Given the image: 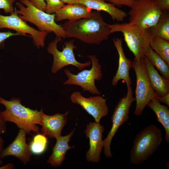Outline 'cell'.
<instances>
[{"label":"cell","instance_id":"cell-21","mask_svg":"<svg viewBox=\"0 0 169 169\" xmlns=\"http://www.w3.org/2000/svg\"><path fill=\"white\" fill-rule=\"evenodd\" d=\"M146 106L155 113L157 121L163 126L165 132L164 140L169 143V109L168 106L160 103L158 98H154L151 100Z\"/></svg>","mask_w":169,"mask_h":169},{"label":"cell","instance_id":"cell-17","mask_svg":"<svg viewBox=\"0 0 169 169\" xmlns=\"http://www.w3.org/2000/svg\"><path fill=\"white\" fill-rule=\"evenodd\" d=\"M92 9L81 4L65 5L55 13V21L58 22L64 20H68L73 22L83 18L91 16Z\"/></svg>","mask_w":169,"mask_h":169},{"label":"cell","instance_id":"cell-32","mask_svg":"<svg viewBox=\"0 0 169 169\" xmlns=\"http://www.w3.org/2000/svg\"><path fill=\"white\" fill-rule=\"evenodd\" d=\"M6 122L7 121L3 117L2 112L0 111V135L6 132Z\"/></svg>","mask_w":169,"mask_h":169},{"label":"cell","instance_id":"cell-7","mask_svg":"<svg viewBox=\"0 0 169 169\" xmlns=\"http://www.w3.org/2000/svg\"><path fill=\"white\" fill-rule=\"evenodd\" d=\"M92 64L89 69H83L77 74L71 73L68 69H65L64 73L68 78L63 84L65 85H73L80 86L84 91H88L93 95H100L101 93L97 88L95 80H100L103 77L101 65L99 64L97 57L94 55L87 56Z\"/></svg>","mask_w":169,"mask_h":169},{"label":"cell","instance_id":"cell-6","mask_svg":"<svg viewBox=\"0 0 169 169\" xmlns=\"http://www.w3.org/2000/svg\"><path fill=\"white\" fill-rule=\"evenodd\" d=\"M131 68L134 70L136 77V87L135 90L136 106L134 112L137 116L141 115L148 102L154 98L159 97L153 90L146 71L144 57L139 59H134Z\"/></svg>","mask_w":169,"mask_h":169},{"label":"cell","instance_id":"cell-15","mask_svg":"<svg viewBox=\"0 0 169 169\" xmlns=\"http://www.w3.org/2000/svg\"><path fill=\"white\" fill-rule=\"evenodd\" d=\"M69 112L57 113L49 115L41 114V131L43 134L50 138H57L61 135V131L66 125Z\"/></svg>","mask_w":169,"mask_h":169},{"label":"cell","instance_id":"cell-9","mask_svg":"<svg viewBox=\"0 0 169 169\" xmlns=\"http://www.w3.org/2000/svg\"><path fill=\"white\" fill-rule=\"evenodd\" d=\"M131 8L129 23L146 29L155 25L162 13L155 0H137Z\"/></svg>","mask_w":169,"mask_h":169},{"label":"cell","instance_id":"cell-11","mask_svg":"<svg viewBox=\"0 0 169 169\" xmlns=\"http://www.w3.org/2000/svg\"><path fill=\"white\" fill-rule=\"evenodd\" d=\"M7 28L13 30L22 36H28L33 38L34 45L38 49L44 46L45 38L49 33L38 30L28 25L14 12L9 16L0 14V29Z\"/></svg>","mask_w":169,"mask_h":169},{"label":"cell","instance_id":"cell-20","mask_svg":"<svg viewBox=\"0 0 169 169\" xmlns=\"http://www.w3.org/2000/svg\"><path fill=\"white\" fill-rule=\"evenodd\" d=\"M79 3L91 9L101 11L108 13L114 20L122 22L127 16V13L116 7L112 3L106 2L105 0H78Z\"/></svg>","mask_w":169,"mask_h":169},{"label":"cell","instance_id":"cell-26","mask_svg":"<svg viewBox=\"0 0 169 169\" xmlns=\"http://www.w3.org/2000/svg\"><path fill=\"white\" fill-rule=\"evenodd\" d=\"M46 3L45 12L49 14L55 13L64 5L61 0H44Z\"/></svg>","mask_w":169,"mask_h":169},{"label":"cell","instance_id":"cell-3","mask_svg":"<svg viewBox=\"0 0 169 169\" xmlns=\"http://www.w3.org/2000/svg\"><path fill=\"white\" fill-rule=\"evenodd\" d=\"M163 139L161 130L154 125L144 128L136 135L131 150L130 161L138 165L148 159L158 149Z\"/></svg>","mask_w":169,"mask_h":169},{"label":"cell","instance_id":"cell-33","mask_svg":"<svg viewBox=\"0 0 169 169\" xmlns=\"http://www.w3.org/2000/svg\"><path fill=\"white\" fill-rule=\"evenodd\" d=\"M158 99L160 102L163 103L169 106V93L166 95L159 97Z\"/></svg>","mask_w":169,"mask_h":169},{"label":"cell","instance_id":"cell-18","mask_svg":"<svg viewBox=\"0 0 169 169\" xmlns=\"http://www.w3.org/2000/svg\"><path fill=\"white\" fill-rule=\"evenodd\" d=\"M147 75L151 85L156 94L163 96L169 93V79L160 75L157 70L144 57Z\"/></svg>","mask_w":169,"mask_h":169},{"label":"cell","instance_id":"cell-1","mask_svg":"<svg viewBox=\"0 0 169 169\" xmlns=\"http://www.w3.org/2000/svg\"><path fill=\"white\" fill-rule=\"evenodd\" d=\"M60 25L65 31L66 38H74L88 44H100L111 34L109 24L98 11L92 12L90 18Z\"/></svg>","mask_w":169,"mask_h":169},{"label":"cell","instance_id":"cell-23","mask_svg":"<svg viewBox=\"0 0 169 169\" xmlns=\"http://www.w3.org/2000/svg\"><path fill=\"white\" fill-rule=\"evenodd\" d=\"M145 56L151 65L159 71L162 76L169 79V65L156 53L149 45L146 48Z\"/></svg>","mask_w":169,"mask_h":169},{"label":"cell","instance_id":"cell-35","mask_svg":"<svg viewBox=\"0 0 169 169\" xmlns=\"http://www.w3.org/2000/svg\"><path fill=\"white\" fill-rule=\"evenodd\" d=\"M14 168V166L12 163H8L3 166H0V169H12Z\"/></svg>","mask_w":169,"mask_h":169},{"label":"cell","instance_id":"cell-28","mask_svg":"<svg viewBox=\"0 0 169 169\" xmlns=\"http://www.w3.org/2000/svg\"><path fill=\"white\" fill-rule=\"evenodd\" d=\"M110 2L115 6L120 7L125 6L130 8L132 7L137 0H105Z\"/></svg>","mask_w":169,"mask_h":169},{"label":"cell","instance_id":"cell-24","mask_svg":"<svg viewBox=\"0 0 169 169\" xmlns=\"http://www.w3.org/2000/svg\"><path fill=\"white\" fill-rule=\"evenodd\" d=\"M149 45L169 65V41L158 37L151 35Z\"/></svg>","mask_w":169,"mask_h":169},{"label":"cell","instance_id":"cell-30","mask_svg":"<svg viewBox=\"0 0 169 169\" xmlns=\"http://www.w3.org/2000/svg\"><path fill=\"white\" fill-rule=\"evenodd\" d=\"M156 5L162 12L169 11V0H155Z\"/></svg>","mask_w":169,"mask_h":169},{"label":"cell","instance_id":"cell-5","mask_svg":"<svg viewBox=\"0 0 169 169\" xmlns=\"http://www.w3.org/2000/svg\"><path fill=\"white\" fill-rule=\"evenodd\" d=\"M109 27L111 33L118 32L122 33L128 47L135 57L134 59L138 60L145 56L151 36L149 29L137 27L129 23H114L109 24Z\"/></svg>","mask_w":169,"mask_h":169},{"label":"cell","instance_id":"cell-19","mask_svg":"<svg viewBox=\"0 0 169 169\" xmlns=\"http://www.w3.org/2000/svg\"><path fill=\"white\" fill-rule=\"evenodd\" d=\"M73 130L68 135H62L56 138V142L53 148L52 154L49 157L47 163L54 167H58L62 165L64 161L67 152L74 146H69L68 143L74 133Z\"/></svg>","mask_w":169,"mask_h":169},{"label":"cell","instance_id":"cell-31","mask_svg":"<svg viewBox=\"0 0 169 169\" xmlns=\"http://www.w3.org/2000/svg\"><path fill=\"white\" fill-rule=\"evenodd\" d=\"M30 3L38 8L45 12L46 3L44 0H29Z\"/></svg>","mask_w":169,"mask_h":169},{"label":"cell","instance_id":"cell-2","mask_svg":"<svg viewBox=\"0 0 169 169\" xmlns=\"http://www.w3.org/2000/svg\"><path fill=\"white\" fill-rule=\"evenodd\" d=\"M0 103L5 107V110L2 112V115L7 122L15 123L27 133H39L37 125H40L41 123V114L43 111L42 108L38 111L26 107L21 104L19 98H13L8 100L0 97Z\"/></svg>","mask_w":169,"mask_h":169},{"label":"cell","instance_id":"cell-22","mask_svg":"<svg viewBox=\"0 0 169 169\" xmlns=\"http://www.w3.org/2000/svg\"><path fill=\"white\" fill-rule=\"evenodd\" d=\"M149 29L151 36L169 41V11L162 12L156 24Z\"/></svg>","mask_w":169,"mask_h":169},{"label":"cell","instance_id":"cell-14","mask_svg":"<svg viewBox=\"0 0 169 169\" xmlns=\"http://www.w3.org/2000/svg\"><path fill=\"white\" fill-rule=\"evenodd\" d=\"M27 132L20 129L13 141L6 148L3 149L0 154V157L3 159L8 156H13L26 164L31 160L33 155L29 145L26 141Z\"/></svg>","mask_w":169,"mask_h":169},{"label":"cell","instance_id":"cell-27","mask_svg":"<svg viewBox=\"0 0 169 169\" xmlns=\"http://www.w3.org/2000/svg\"><path fill=\"white\" fill-rule=\"evenodd\" d=\"M16 0H0V9L6 13H13L15 11L13 4Z\"/></svg>","mask_w":169,"mask_h":169},{"label":"cell","instance_id":"cell-10","mask_svg":"<svg viewBox=\"0 0 169 169\" xmlns=\"http://www.w3.org/2000/svg\"><path fill=\"white\" fill-rule=\"evenodd\" d=\"M127 93L120 99L111 117V129L103 140L104 153L106 158L112 157L113 155L110 150L112 140L119 127L128 120L130 107L135 101L131 86L127 87Z\"/></svg>","mask_w":169,"mask_h":169},{"label":"cell","instance_id":"cell-34","mask_svg":"<svg viewBox=\"0 0 169 169\" xmlns=\"http://www.w3.org/2000/svg\"><path fill=\"white\" fill-rule=\"evenodd\" d=\"M4 144V141L2 137L0 136V165H2L3 164V161L1 160V159L0 157V154L3 149Z\"/></svg>","mask_w":169,"mask_h":169},{"label":"cell","instance_id":"cell-16","mask_svg":"<svg viewBox=\"0 0 169 169\" xmlns=\"http://www.w3.org/2000/svg\"><path fill=\"white\" fill-rule=\"evenodd\" d=\"M113 40L118 54L119 62L117 70L112 80V85H116L118 82L122 79L126 83L127 87H129L131 85L129 71L131 68L132 61L127 58L124 54L122 39L116 38Z\"/></svg>","mask_w":169,"mask_h":169},{"label":"cell","instance_id":"cell-4","mask_svg":"<svg viewBox=\"0 0 169 169\" xmlns=\"http://www.w3.org/2000/svg\"><path fill=\"white\" fill-rule=\"evenodd\" d=\"M15 8L19 17L26 22L35 25L39 30L49 33L53 32L56 36L66 38L65 30L55 21V13L49 14L35 7L29 0H19Z\"/></svg>","mask_w":169,"mask_h":169},{"label":"cell","instance_id":"cell-36","mask_svg":"<svg viewBox=\"0 0 169 169\" xmlns=\"http://www.w3.org/2000/svg\"><path fill=\"white\" fill-rule=\"evenodd\" d=\"M64 4L67 3L68 4H79L78 0H61Z\"/></svg>","mask_w":169,"mask_h":169},{"label":"cell","instance_id":"cell-25","mask_svg":"<svg viewBox=\"0 0 169 169\" xmlns=\"http://www.w3.org/2000/svg\"><path fill=\"white\" fill-rule=\"evenodd\" d=\"M47 143L46 136L43 134H37L29 144L32 154L38 155L43 153L46 149Z\"/></svg>","mask_w":169,"mask_h":169},{"label":"cell","instance_id":"cell-8","mask_svg":"<svg viewBox=\"0 0 169 169\" xmlns=\"http://www.w3.org/2000/svg\"><path fill=\"white\" fill-rule=\"evenodd\" d=\"M62 41V38L56 36L47 47L48 52L53 57L52 73L55 74L63 67L69 65H73L80 71L91 65V61L81 63L76 60L73 52L74 49L77 48L74 44V39L65 42L62 50L59 51L57 49V44Z\"/></svg>","mask_w":169,"mask_h":169},{"label":"cell","instance_id":"cell-29","mask_svg":"<svg viewBox=\"0 0 169 169\" xmlns=\"http://www.w3.org/2000/svg\"><path fill=\"white\" fill-rule=\"evenodd\" d=\"M21 35L18 33H14L10 31L4 32H0V48H3L4 46V42L6 39L13 36Z\"/></svg>","mask_w":169,"mask_h":169},{"label":"cell","instance_id":"cell-13","mask_svg":"<svg viewBox=\"0 0 169 169\" xmlns=\"http://www.w3.org/2000/svg\"><path fill=\"white\" fill-rule=\"evenodd\" d=\"M104 131L103 126L100 123L90 122L87 125L84 132L89 139V149L86 153V160L93 163H99L104 147L102 140Z\"/></svg>","mask_w":169,"mask_h":169},{"label":"cell","instance_id":"cell-12","mask_svg":"<svg viewBox=\"0 0 169 169\" xmlns=\"http://www.w3.org/2000/svg\"><path fill=\"white\" fill-rule=\"evenodd\" d=\"M70 99L74 104L80 105L89 115L95 119V122L100 123L101 119L106 116L109 108L106 104V99L100 95L86 98L79 91L72 93Z\"/></svg>","mask_w":169,"mask_h":169}]
</instances>
